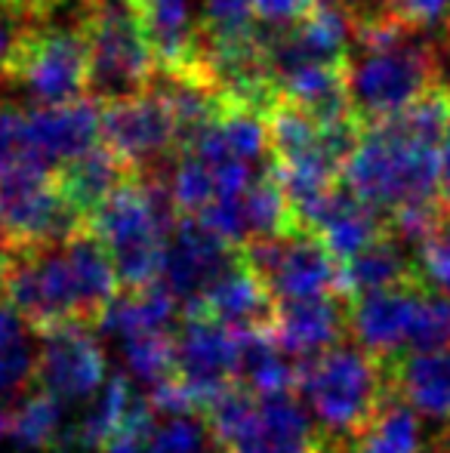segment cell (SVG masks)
Segmentation results:
<instances>
[{"label": "cell", "mask_w": 450, "mask_h": 453, "mask_svg": "<svg viewBox=\"0 0 450 453\" xmlns=\"http://www.w3.org/2000/svg\"><path fill=\"white\" fill-rule=\"evenodd\" d=\"M133 401H136V392H133L130 380L124 373L105 380L103 388L90 398L84 417L72 423V438H68L72 453H103L105 441L120 426V419L126 417Z\"/></svg>", "instance_id": "24"}, {"label": "cell", "mask_w": 450, "mask_h": 453, "mask_svg": "<svg viewBox=\"0 0 450 453\" xmlns=\"http://www.w3.org/2000/svg\"><path fill=\"white\" fill-rule=\"evenodd\" d=\"M34 336L37 334L28 327V321L19 315L16 305L0 293V355L10 352V349H16V346H25V342H31Z\"/></svg>", "instance_id": "32"}, {"label": "cell", "mask_w": 450, "mask_h": 453, "mask_svg": "<svg viewBox=\"0 0 450 453\" xmlns=\"http://www.w3.org/2000/svg\"><path fill=\"white\" fill-rule=\"evenodd\" d=\"M182 311L207 315L238 334H263L275 324L278 299L238 250V257L213 278V284L194 303L182 305Z\"/></svg>", "instance_id": "14"}, {"label": "cell", "mask_w": 450, "mask_h": 453, "mask_svg": "<svg viewBox=\"0 0 450 453\" xmlns=\"http://www.w3.org/2000/svg\"><path fill=\"white\" fill-rule=\"evenodd\" d=\"M423 450V417L398 398L395 392L385 398L379 413L364 432L348 441H333L331 453H420Z\"/></svg>", "instance_id": "22"}, {"label": "cell", "mask_w": 450, "mask_h": 453, "mask_svg": "<svg viewBox=\"0 0 450 453\" xmlns=\"http://www.w3.org/2000/svg\"><path fill=\"white\" fill-rule=\"evenodd\" d=\"M103 142L136 173L179 151L173 114L155 87L103 102Z\"/></svg>", "instance_id": "11"}, {"label": "cell", "mask_w": 450, "mask_h": 453, "mask_svg": "<svg viewBox=\"0 0 450 453\" xmlns=\"http://www.w3.org/2000/svg\"><path fill=\"white\" fill-rule=\"evenodd\" d=\"M439 197L445 201L447 213H450V130L441 142V164H439Z\"/></svg>", "instance_id": "35"}, {"label": "cell", "mask_w": 450, "mask_h": 453, "mask_svg": "<svg viewBox=\"0 0 450 453\" xmlns=\"http://www.w3.org/2000/svg\"><path fill=\"white\" fill-rule=\"evenodd\" d=\"M420 263L410 253V247L404 241H398L395 234L373 241L370 247L358 250L355 257H348L342 263V284H346V296L355 299L361 293L370 290H385V287L408 284V280H420Z\"/></svg>", "instance_id": "21"}, {"label": "cell", "mask_w": 450, "mask_h": 453, "mask_svg": "<svg viewBox=\"0 0 450 453\" xmlns=\"http://www.w3.org/2000/svg\"><path fill=\"white\" fill-rule=\"evenodd\" d=\"M312 4H315V0H250L256 19H259V22H265V25L294 22V19H300Z\"/></svg>", "instance_id": "33"}, {"label": "cell", "mask_w": 450, "mask_h": 453, "mask_svg": "<svg viewBox=\"0 0 450 453\" xmlns=\"http://www.w3.org/2000/svg\"><path fill=\"white\" fill-rule=\"evenodd\" d=\"M439 145L414 142L383 124H370L342 167V182L361 201L389 213L398 203L439 195Z\"/></svg>", "instance_id": "5"}, {"label": "cell", "mask_w": 450, "mask_h": 453, "mask_svg": "<svg viewBox=\"0 0 450 453\" xmlns=\"http://www.w3.org/2000/svg\"><path fill=\"white\" fill-rule=\"evenodd\" d=\"M133 173H136V170L99 139V142L90 145L87 151L62 161L59 167H56V182H59V188L68 195V201H72L74 207L87 216V222H90V216L99 210V203Z\"/></svg>", "instance_id": "19"}, {"label": "cell", "mask_w": 450, "mask_h": 453, "mask_svg": "<svg viewBox=\"0 0 450 453\" xmlns=\"http://www.w3.org/2000/svg\"><path fill=\"white\" fill-rule=\"evenodd\" d=\"M238 382L253 388L256 395L287 392L296 388V358H290L271 330L263 334H240V364Z\"/></svg>", "instance_id": "25"}, {"label": "cell", "mask_w": 450, "mask_h": 453, "mask_svg": "<svg viewBox=\"0 0 450 453\" xmlns=\"http://www.w3.org/2000/svg\"><path fill=\"white\" fill-rule=\"evenodd\" d=\"M124 340L126 370L145 386H161L176 376V327L142 330V334L120 336Z\"/></svg>", "instance_id": "26"}, {"label": "cell", "mask_w": 450, "mask_h": 453, "mask_svg": "<svg viewBox=\"0 0 450 453\" xmlns=\"http://www.w3.org/2000/svg\"><path fill=\"white\" fill-rule=\"evenodd\" d=\"M416 263H420V272L429 280V287L450 296V226L416 247Z\"/></svg>", "instance_id": "31"}, {"label": "cell", "mask_w": 450, "mask_h": 453, "mask_svg": "<svg viewBox=\"0 0 450 453\" xmlns=\"http://www.w3.org/2000/svg\"><path fill=\"white\" fill-rule=\"evenodd\" d=\"M383 361L398 398L420 417L450 426V349H398Z\"/></svg>", "instance_id": "18"}, {"label": "cell", "mask_w": 450, "mask_h": 453, "mask_svg": "<svg viewBox=\"0 0 450 453\" xmlns=\"http://www.w3.org/2000/svg\"><path fill=\"white\" fill-rule=\"evenodd\" d=\"M65 401L43 388L31 386L12 407L10 432L25 444L43 453H72L68 438H72V423L65 419Z\"/></svg>", "instance_id": "23"}, {"label": "cell", "mask_w": 450, "mask_h": 453, "mask_svg": "<svg viewBox=\"0 0 450 453\" xmlns=\"http://www.w3.org/2000/svg\"><path fill=\"white\" fill-rule=\"evenodd\" d=\"M271 336L296 361L337 346L348 340V296L333 293V296L281 299Z\"/></svg>", "instance_id": "16"}, {"label": "cell", "mask_w": 450, "mask_h": 453, "mask_svg": "<svg viewBox=\"0 0 450 453\" xmlns=\"http://www.w3.org/2000/svg\"><path fill=\"white\" fill-rule=\"evenodd\" d=\"M408 349H450V296L432 290Z\"/></svg>", "instance_id": "30"}, {"label": "cell", "mask_w": 450, "mask_h": 453, "mask_svg": "<svg viewBox=\"0 0 450 453\" xmlns=\"http://www.w3.org/2000/svg\"><path fill=\"white\" fill-rule=\"evenodd\" d=\"M296 395L333 441H348L373 423L392 386L385 361L348 336L296 361Z\"/></svg>", "instance_id": "2"}, {"label": "cell", "mask_w": 450, "mask_h": 453, "mask_svg": "<svg viewBox=\"0 0 450 453\" xmlns=\"http://www.w3.org/2000/svg\"><path fill=\"white\" fill-rule=\"evenodd\" d=\"M157 429V413L149 404V398L136 395V401L130 404L126 417L120 419V426L111 432V438L105 441L103 453H145L151 448V438Z\"/></svg>", "instance_id": "28"}, {"label": "cell", "mask_w": 450, "mask_h": 453, "mask_svg": "<svg viewBox=\"0 0 450 453\" xmlns=\"http://www.w3.org/2000/svg\"><path fill=\"white\" fill-rule=\"evenodd\" d=\"M25 25V19L19 16V12L6 10V6H0V62H4L6 50H10L12 37L19 35V28Z\"/></svg>", "instance_id": "34"}, {"label": "cell", "mask_w": 450, "mask_h": 453, "mask_svg": "<svg viewBox=\"0 0 450 453\" xmlns=\"http://www.w3.org/2000/svg\"><path fill=\"white\" fill-rule=\"evenodd\" d=\"M441 81V50L426 35H410L383 50L348 56V99L364 127L392 118Z\"/></svg>", "instance_id": "6"}, {"label": "cell", "mask_w": 450, "mask_h": 453, "mask_svg": "<svg viewBox=\"0 0 450 453\" xmlns=\"http://www.w3.org/2000/svg\"><path fill=\"white\" fill-rule=\"evenodd\" d=\"M278 87H281V99L300 105L318 124L352 111V99H348V56L346 59L309 62V65L294 68V72H287L278 81Z\"/></svg>", "instance_id": "20"}, {"label": "cell", "mask_w": 450, "mask_h": 453, "mask_svg": "<svg viewBox=\"0 0 450 453\" xmlns=\"http://www.w3.org/2000/svg\"><path fill=\"white\" fill-rule=\"evenodd\" d=\"M19 164H47V161L31 145L28 111L0 102V173L19 167Z\"/></svg>", "instance_id": "27"}, {"label": "cell", "mask_w": 450, "mask_h": 453, "mask_svg": "<svg viewBox=\"0 0 450 453\" xmlns=\"http://www.w3.org/2000/svg\"><path fill=\"white\" fill-rule=\"evenodd\" d=\"M379 10L392 16L398 25L429 35V31H445L450 22V0H377Z\"/></svg>", "instance_id": "29"}, {"label": "cell", "mask_w": 450, "mask_h": 453, "mask_svg": "<svg viewBox=\"0 0 450 453\" xmlns=\"http://www.w3.org/2000/svg\"><path fill=\"white\" fill-rule=\"evenodd\" d=\"M109 380V358L87 324H62L47 334H37L34 386L56 395L65 404L90 401Z\"/></svg>", "instance_id": "10"}, {"label": "cell", "mask_w": 450, "mask_h": 453, "mask_svg": "<svg viewBox=\"0 0 450 453\" xmlns=\"http://www.w3.org/2000/svg\"><path fill=\"white\" fill-rule=\"evenodd\" d=\"M10 423H12V407H0V438L10 432Z\"/></svg>", "instance_id": "37"}, {"label": "cell", "mask_w": 450, "mask_h": 453, "mask_svg": "<svg viewBox=\"0 0 450 453\" xmlns=\"http://www.w3.org/2000/svg\"><path fill=\"white\" fill-rule=\"evenodd\" d=\"M0 293L34 334H47L62 324L99 327L120 280L109 250L87 226L59 244L12 247Z\"/></svg>", "instance_id": "1"}, {"label": "cell", "mask_w": 450, "mask_h": 453, "mask_svg": "<svg viewBox=\"0 0 450 453\" xmlns=\"http://www.w3.org/2000/svg\"><path fill=\"white\" fill-rule=\"evenodd\" d=\"M429 293H432L429 280L420 278L348 299V336L379 358L408 349Z\"/></svg>", "instance_id": "13"}, {"label": "cell", "mask_w": 450, "mask_h": 453, "mask_svg": "<svg viewBox=\"0 0 450 453\" xmlns=\"http://www.w3.org/2000/svg\"><path fill=\"white\" fill-rule=\"evenodd\" d=\"M445 43L450 47V22H447V28H445Z\"/></svg>", "instance_id": "38"}, {"label": "cell", "mask_w": 450, "mask_h": 453, "mask_svg": "<svg viewBox=\"0 0 450 453\" xmlns=\"http://www.w3.org/2000/svg\"><path fill=\"white\" fill-rule=\"evenodd\" d=\"M234 257H238V247L219 238L198 216H179L167 241L161 280L173 290L179 305H188L213 284V278Z\"/></svg>", "instance_id": "15"}, {"label": "cell", "mask_w": 450, "mask_h": 453, "mask_svg": "<svg viewBox=\"0 0 450 453\" xmlns=\"http://www.w3.org/2000/svg\"><path fill=\"white\" fill-rule=\"evenodd\" d=\"M333 438L315 423L309 407L296 395H256L240 426L219 444V453H331Z\"/></svg>", "instance_id": "9"}, {"label": "cell", "mask_w": 450, "mask_h": 453, "mask_svg": "<svg viewBox=\"0 0 450 453\" xmlns=\"http://www.w3.org/2000/svg\"><path fill=\"white\" fill-rule=\"evenodd\" d=\"M28 130L37 155L59 167L103 139V99L87 93L59 105H37L28 111Z\"/></svg>", "instance_id": "17"}, {"label": "cell", "mask_w": 450, "mask_h": 453, "mask_svg": "<svg viewBox=\"0 0 450 453\" xmlns=\"http://www.w3.org/2000/svg\"><path fill=\"white\" fill-rule=\"evenodd\" d=\"M0 84L19 87L37 105H59L90 93V53L78 16L68 25L53 19L25 22L0 62Z\"/></svg>", "instance_id": "3"}, {"label": "cell", "mask_w": 450, "mask_h": 453, "mask_svg": "<svg viewBox=\"0 0 450 453\" xmlns=\"http://www.w3.org/2000/svg\"><path fill=\"white\" fill-rule=\"evenodd\" d=\"M240 334L207 315L182 311L176 324V376L204 411L223 388L238 382Z\"/></svg>", "instance_id": "12"}, {"label": "cell", "mask_w": 450, "mask_h": 453, "mask_svg": "<svg viewBox=\"0 0 450 453\" xmlns=\"http://www.w3.org/2000/svg\"><path fill=\"white\" fill-rule=\"evenodd\" d=\"M0 226L12 247L59 244L87 228V216L68 201L47 164H19L0 173Z\"/></svg>", "instance_id": "7"}, {"label": "cell", "mask_w": 450, "mask_h": 453, "mask_svg": "<svg viewBox=\"0 0 450 453\" xmlns=\"http://www.w3.org/2000/svg\"><path fill=\"white\" fill-rule=\"evenodd\" d=\"M78 22L90 53V93L96 99L139 93L155 81L157 59L139 0H80Z\"/></svg>", "instance_id": "4"}, {"label": "cell", "mask_w": 450, "mask_h": 453, "mask_svg": "<svg viewBox=\"0 0 450 453\" xmlns=\"http://www.w3.org/2000/svg\"><path fill=\"white\" fill-rule=\"evenodd\" d=\"M10 257H12V244H10V238H6L4 226H0V284H4V272H6V265H10Z\"/></svg>", "instance_id": "36"}, {"label": "cell", "mask_w": 450, "mask_h": 453, "mask_svg": "<svg viewBox=\"0 0 450 453\" xmlns=\"http://www.w3.org/2000/svg\"><path fill=\"white\" fill-rule=\"evenodd\" d=\"M238 250L269 284L278 303L302 296H333V293L346 296L342 263L309 228L256 234V238H247Z\"/></svg>", "instance_id": "8"}]
</instances>
